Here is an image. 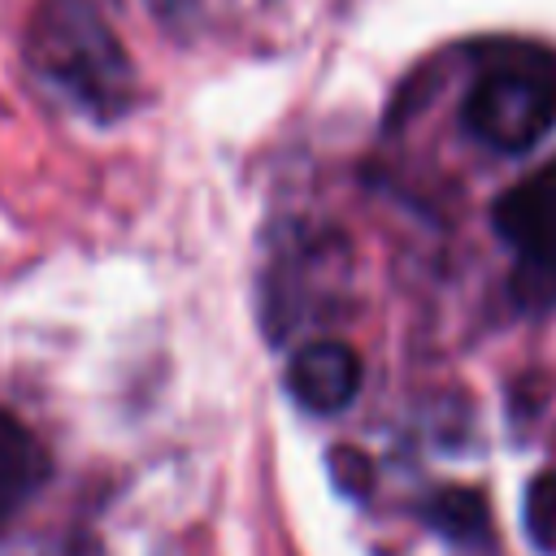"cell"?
I'll return each mask as SVG.
<instances>
[{
	"instance_id": "obj_5",
	"label": "cell",
	"mask_w": 556,
	"mask_h": 556,
	"mask_svg": "<svg viewBox=\"0 0 556 556\" xmlns=\"http://www.w3.org/2000/svg\"><path fill=\"white\" fill-rule=\"evenodd\" d=\"M48 452L43 443L9 413H0V530L39 495L48 482Z\"/></svg>"
},
{
	"instance_id": "obj_7",
	"label": "cell",
	"mask_w": 556,
	"mask_h": 556,
	"mask_svg": "<svg viewBox=\"0 0 556 556\" xmlns=\"http://www.w3.org/2000/svg\"><path fill=\"white\" fill-rule=\"evenodd\" d=\"M526 534L539 552H556V473H539L526 491Z\"/></svg>"
},
{
	"instance_id": "obj_1",
	"label": "cell",
	"mask_w": 556,
	"mask_h": 556,
	"mask_svg": "<svg viewBox=\"0 0 556 556\" xmlns=\"http://www.w3.org/2000/svg\"><path fill=\"white\" fill-rule=\"evenodd\" d=\"M26 61L96 122H117L135 109V65L96 0H39L26 26Z\"/></svg>"
},
{
	"instance_id": "obj_4",
	"label": "cell",
	"mask_w": 556,
	"mask_h": 556,
	"mask_svg": "<svg viewBox=\"0 0 556 556\" xmlns=\"http://www.w3.org/2000/svg\"><path fill=\"white\" fill-rule=\"evenodd\" d=\"M287 391L304 413H343L361 391V361L339 339H313L287 361Z\"/></svg>"
},
{
	"instance_id": "obj_9",
	"label": "cell",
	"mask_w": 556,
	"mask_h": 556,
	"mask_svg": "<svg viewBox=\"0 0 556 556\" xmlns=\"http://www.w3.org/2000/svg\"><path fill=\"white\" fill-rule=\"evenodd\" d=\"M148 4H152V9H156L165 22H174V17H182V13L191 9V0H148Z\"/></svg>"
},
{
	"instance_id": "obj_8",
	"label": "cell",
	"mask_w": 556,
	"mask_h": 556,
	"mask_svg": "<svg viewBox=\"0 0 556 556\" xmlns=\"http://www.w3.org/2000/svg\"><path fill=\"white\" fill-rule=\"evenodd\" d=\"M326 469H330V478H334V486L343 495H369L374 465L365 460V452H356V447H330Z\"/></svg>"
},
{
	"instance_id": "obj_6",
	"label": "cell",
	"mask_w": 556,
	"mask_h": 556,
	"mask_svg": "<svg viewBox=\"0 0 556 556\" xmlns=\"http://www.w3.org/2000/svg\"><path fill=\"white\" fill-rule=\"evenodd\" d=\"M421 517L426 526L447 539L452 547H465V552H491L495 547V526H491V504L482 491L473 486H439L426 504H421Z\"/></svg>"
},
{
	"instance_id": "obj_3",
	"label": "cell",
	"mask_w": 556,
	"mask_h": 556,
	"mask_svg": "<svg viewBox=\"0 0 556 556\" xmlns=\"http://www.w3.org/2000/svg\"><path fill=\"white\" fill-rule=\"evenodd\" d=\"M491 222L521 256V282L543 300V287H556V161L513 182L495 200Z\"/></svg>"
},
{
	"instance_id": "obj_2",
	"label": "cell",
	"mask_w": 556,
	"mask_h": 556,
	"mask_svg": "<svg viewBox=\"0 0 556 556\" xmlns=\"http://www.w3.org/2000/svg\"><path fill=\"white\" fill-rule=\"evenodd\" d=\"M465 130L504 156L530 152L556 126V56L517 48L500 52L465 96Z\"/></svg>"
}]
</instances>
